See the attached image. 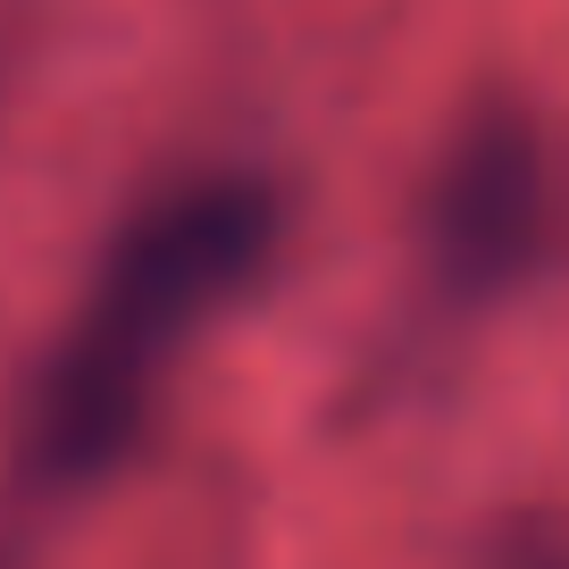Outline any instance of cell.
Segmentation results:
<instances>
[{"label":"cell","mask_w":569,"mask_h":569,"mask_svg":"<svg viewBox=\"0 0 569 569\" xmlns=\"http://www.w3.org/2000/svg\"><path fill=\"white\" fill-rule=\"evenodd\" d=\"M561 234V160L519 92H478L419 184V277L445 310H495Z\"/></svg>","instance_id":"cell-2"},{"label":"cell","mask_w":569,"mask_h":569,"mask_svg":"<svg viewBox=\"0 0 569 569\" xmlns=\"http://www.w3.org/2000/svg\"><path fill=\"white\" fill-rule=\"evenodd\" d=\"M469 569H569V528L545 511H519V519H495L469 552Z\"/></svg>","instance_id":"cell-3"},{"label":"cell","mask_w":569,"mask_h":569,"mask_svg":"<svg viewBox=\"0 0 569 569\" xmlns=\"http://www.w3.org/2000/svg\"><path fill=\"white\" fill-rule=\"evenodd\" d=\"M277 184L243 168H201L160 184L109 234L92 293L59 336L26 410V469L42 486H101L160 410V386L201 327H218L277 260Z\"/></svg>","instance_id":"cell-1"}]
</instances>
